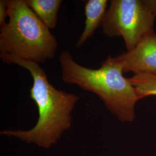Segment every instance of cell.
<instances>
[{
  "mask_svg": "<svg viewBox=\"0 0 156 156\" xmlns=\"http://www.w3.org/2000/svg\"><path fill=\"white\" fill-rule=\"evenodd\" d=\"M6 64H16L27 69L33 78L30 97L38 108V119L33 128L27 130H4L1 135L15 137L29 144L49 149L71 127L72 112L79 101L77 95L56 89L39 64L0 53Z\"/></svg>",
  "mask_w": 156,
  "mask_h": 156,
  "instance_id": "cell-1",
  "label": "cell"
},
{
  "mask_svg": "<svg viewBox=\"0 0 156 156\" xmlns=\"http://www.w3.org/2000/svg\"><path fill=\"white\" fill-rule=\"evenodd\" d=\"M9 21L0 27V53L37 64L53 59L58 42L26 0H7Z\"/></svg>",
  "mask_w": 156,
  "mask_h": 156,
  "instance_id": "cell-3",
  "label": "cell"
},
{
  "mask_svg": "<svg viewBox=\"0 0 156 156\" xmlns=\"http://www.w3.org/2000/svg\"><path fill=\"white\" fill-rule=\"evenodd\" d=\"M123 73H156V33L147 34L132 50L116 57Z\"/></svg>",
  "mask_w": 156,
  "mask_h": 156,
  "instance_id": "cell-5",
  "label": "cell"
},
{
  "mask_svg": "<svg viewBox=\"0 0 156 156\" xmlns=\"http://www.w3.org/2000/svg\"><path fill=\"white\" fill-rule=\"evenodd\" d=\"M30 8L49 29L57 26L58 13L62 0H26Z\"/></svg>",
  "mask_w": 156,
  "mask_h": 156,
  "instance_id": "cell-7",
  "label": "cell"
},
{
  "mask_svg": "<svg viewBox=\"0 0 156 156\" xmlns=\"http://www.w3.org/2000/svg\"><path fill=\"white\" fill-rule=\"evenodd\" d=\"M8 16V8L7 0L0 1V27L6 24L5 19Z\"/></svg>",
  "mask_w": 156,
  "mask_h": 156,
  "instance_id": "cell-9",
  "label": "cell"
},
{
  "mask_svg": "<svg viewBox=\"0 0 156 156\" xmlns=\"http://www.w3.org/2000/svg\"><path fill=\"white\" fill-rule=\"evenodd\" d=\"M156 0H111L101 23L104 34L122 37L127 51L154 31Z\"/></svg>",
  "mask_w": 156,
  "mask_h": 156,
  "instance_id": "cell-4",
  "label": "cell"
},
{
  "mask_svg": "<svg viewBox=\"0 0 156 156\" xmlns=\"http://www.w3.org/2000/svg\"><path fill=\"white\" fill-rule=\"evenodd\" d=\"M84 2L86 16L84 28L76 44L77 47L83 46L101 25L108 4L107 0H86Z\"/></svg>",
  "mask_w": 156,
  "mask_h": 156,
  "instance_id": "cell-6",
  "label": "cell"
},
{
  "mask_svg": "<svg viewBox=\"0 0 156 156\" xmlns=\"http://www.w3.org/2000/svg\"><path fill=\"white\" fill-rule=\"evenodd\" d=\"M128 79L140 100L149 96H156V73H139Z\"/></svg>",
  "mask_w": 156,
  "mask_h": 156,
  "instance_id": "cell-8",
  "label": "cell"
},
{
  "mask_svg": "<svg viewBox=\"0 0 156 156\" xmlns=\"http://www.w3.org/2000/svg\"><path fill=\"white\" fill-rule=\"evenodd\" d=\"M58 60L64 83L95 94L120 122L134 120L135 106L140 98L129 79L123 75L122 67L116 57L108 56L97 69L80 65L68 50L62 51Z\"/></svg>",
  "mask_w": 156,
  "mask_h": 156,
  "instance_id": "cell-2",
  "label": "cell"
}]
</instances>
